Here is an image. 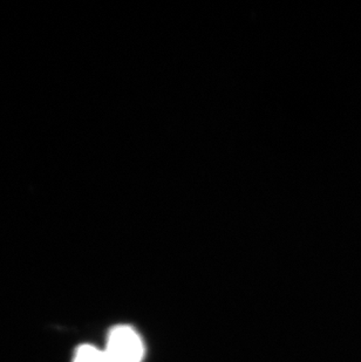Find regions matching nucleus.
<instances>
[{"label": "nucleus", "instance_id": "1", "mask_svg": "<svg viewBox=\"0 0 361 362\" xmlns=\"http://www.w3.org/2000/svg\"><path fill=\"white\" fill-rule=\"evenodd\" d=\"M110 362H141L144 358V342L130 326H116L108 335L105 349Z\"/></svg>", "mask_w": 361, "mask_h": 362}, {"label": "nucleus", "instance_id": "2", "mask_svg": "<svg viewBox=\"0 0 361 362\" xmlns=\"http://www.w3.org/2000/svg\"><path fill=\"white\" fill-rule=\"evenodd\" d=\"M74 362H110L105 349L91 345L80 346L75 353Z\"/></svg>", "mask_w": 361, "mask_h": 362}]
</instances>
